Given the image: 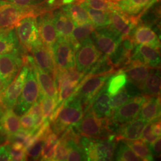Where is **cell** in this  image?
Returning a JSON list of instances; mask_svg holds the SVG:
<instances>
[{
  "instance_id": "6da1fadb",
  "label": "cell",
  "mask_w": 161,
  "mask_h": 161,
  "mask_svg": "<svg viewBox=\"0 0 161 161\" xmlns=\"http://www.w3.org/2000/svg\"><path fill=\"white\" fill-rule=\"evenodd\" d=\"M84 115L82 104L75 94L68 98L63 104H58L50 119L53 123L54 132L62 136L68 128L72 127Z\"/></svg>"
},
{
  "instance_id": "7a4b0ae2",
  "label": "cell",
  "mask_w": 161,
  "mask_h": 161,
  "mask_svg": "<svg viewBox=\"0 0 161 161\" xmlns=\"http://www.w3.org/2000/svg\"><path fill=\"white\" fill-rule=\"evenodd\" d=\"M79 142L88 161H112L114 159L116 145L114 138L98 139L82 136Z\"/></svg>"
},
{
  "instance_id": "3957f363",
  "label": "cell",
  "mask_w": 161,
  "mask_h": 161,
  "mask_svg": "<svg viewBox=\"0 0 161 161\" xmlns=\"http://www.w3.org/2000/svg\"><path fill=\"white\" fill-rule=\"evenodd\" d=\"M85 112V115L74 125L82 136L98 139L115 137V135L110 131L108 126V118H98L90 109Z\"/></svg>"
},
{
  "instance_id": "277c9868",
  "label": "cell",
  "mask_w": 161,
  "mask_h": 161,
  "mask_svg": "<svg viewBox=\"0 0 161 161\" xmlns=\"http://www.w3.org/2000/svg\"><path fill=\"white\" fill-rule=\"evenodd\" d=\"M101 58V53L90 36L81 42L75 50L76 70L86 75L91 70Z\"/></svg>"
},
{
  "instance_id": "5b68a950",
  "label": "cell",
  "mask_w": 161,
  "mask_h": 161,
  "mask_svg": "<svg viewBox=\"0 0 161 161\" xmlns=\"http://www.w3.org/2000/svg\"><path fill=\"white\" fill-rule=\"evenodd\" d=\"M35 14V7L19 6L2 0L0 3V28H13L24 17Z\"/></svg>"
},
{
  "instance_id": "8992f818",
  "label": "cell",
  "mask_w": 161,
  "mask_h": 161,
  "mask_svg": "<svg viewBox=\"0 0 161 161\" xmlns=\"http://www.w3.org/2000/svg\"><path fill=\"white\" fill-rule=\"evenodd\" d=\"M113 73L84 76L75 94L80 99L82 106H85L86 111L88 108L92 99L106 84ZM85 111V112H86Z\"/></svg>"
},
{
  "instance_id": "52a82bcc",
  "label": "cell",
  "mask_w": 161,
  "mask_h": 161,
  "mask_svg": "<svg viewBox=\"0 0 161 161\" xmlns=\"http://www.w3.org/2000/svg\"><path fill=\"white\" fill-rule=\"evenodd\" d=\"M14 28L19 42L24 49L31 51L34 47L42 42L35 16L24 17L15 25Z\"/></svg>"
},
{
  "instance_id": "ba28073f",
  "label": "cell",
  "mask_w": 161,
  "mask_h": 161,
  "mask_svg": "<svg viewBox=\"0 0 161 161\" xmlns=\"http://www.w3.org/2000/svg\"><path fill=\"white\" fill-rule=\"evenodd\" d=\"M29 68L22 91L15 106L16 112L19 115L26 113L32 105L39 100L40 95V88L34 72L32 68Z\"/></svg>"
},
{
  "instance_id": "9c48e42d",
  "label": "cell",
  "mask_w": 161,
  "mask_h": 161,
  "mask_svg": "<svg viewBox=\"0 0 161 161\" xmlns=\"http://www.w3.org/2000/svg\"><path fill=\"white\" fill-rule=\"evenodd\" d=\"M92 40L98 50L104 56L112 57L120 46L122 38L110 28H99L92 32Z\"/></svg>"
},
{
  "instance_id": "30bf717a",
  "label": "cell",
  "mask_w": 161,
  "mask_h": 161,
  "mask_svg": "<svg viewBox=\"0 0 161 161\" xmlns=\"http://www.w3.org/2000/svg\"><path fill=\"white\" fill-rule=\"evenodd\" d=\"M52 50L57 68L64 70L75 68V48L71 41L59 38Z\"/></svg>"
},
{
  "instance_id": "8fae6325",
  "label": "cell",
  "mask_w": 161,
  "mask_h": 161,
  "mask_svg": "<svg viewBox=\"0 0 161 161\" xmlns=\"http://www.w3.org/2000/svg\"><path fill=\"white\" fill-rule=\"evenodd\" d=\"M24 64L16 78L0 96V104L3 105L5 108H13L17 104L29 72L28 65Z\"/></svg>"
},
{
  "instance_id": "7c38bea8",
  "label": "cell",
  "mask_w": 161,
  "mask_h": 161,
  "mask_svg": "<svg viewBox=\"0 0 161 161\" xmlns=\"http://www.w3.org/2000/svg\"><path fill=\"white\" fill-rule=\"evenodd\" d=\"M147 96L139 94L112 112L110 119L117 125H123L137 118Z\"/></svg>"
},
{
  "instance_id": "4fadbf2b",
  "label": "cell",
  "mask_w": 161,
  "mask_h": 161,
  "mask_svg": "<svg viewBox=\"0 0 161 161\" xmlns=\"http://www.w3.org/2000/svg\"><path fill=\"white\" fill-rule=\"evenodd\" d=\"M25 63L32 68L34 72L40 88L41 94L58 100V88L52 75L38 66L35 62L34 58L31 56H26Z\"/></svg>"
},
{
  "instance_id": "5bb4252c",
  "label": "cell",
  "mask_w": 161,
  "mask_h": 161,
  "mask_svg": "<svg viewBox=\"0 0 161 161\" xmlns=\"http://www.w3.org/2000/svg\"><path fill=\"white\" fill-rule=\"evenodd\" d=\"M23 63L20 52L0 56V77L7 86L16 78Z\"/></svg>"
},
{
  "instance_id": "9a60e30c",
  "label": "cell",
  "mask_w": 161,
  "mask_h": 161,
  "mask_svg": "<svg viewBox=\"0 0 161 161\" xmlns=\"http://www.w3.org/2000/svg\"><path fill=\"white\" fill-rule=\"evenodd\" d=\"M36 19L41 40L44 45L52 50L58 39L53 22V14L47 12L41 14Z\"/></svg>"
},
{
  "instance_id": "2e32d148",
  "label": "cell",
  "mask_w": 161,
  "mask_h": 161,
  "mask_svg": "<svg viewBox=\"0 0 161 161\" xmlns=\"http://www.w3.org/2000/svg\"><path fill=\"white\" fill-rule=\"evenodd\" d=\"M137 19L128 17L117 10H114L110 14V28L122 38L131 37L136 28Z\"/></svg>"
},
{
  "instance_id": "e0dca14e",
  "label": "cell",
  "mask_w": 161,
  "mask_h": 161,
  "mask_svg": "<svg viewBox=\"0 0 161 161\" xmlns=\"http://www.w3.org/2000/svg\"><path fill=\"white\" fill-rule=\"evenodd\" d=\"M31 52L32 53L35 62L41 69L54 77L57 69L52 50L41 42L34 47Z\"/></svg>"
},
{
  "instance_id": "ac0fdd59",
  "label": "cell",
  "mask_w": 161,
  "mask_h": 161,
  "mask_svg": "<svg viewBox=\"0 0 161 161\" xmlns=\"http://www.w3.org/2000/svg\"><path fill=\"white\" fill-rule=\"evenodd\" d=\"M131 57V61H136L153 68H158L161 64L159 49L153 47L137 44Z\"/></svg>"
},
{
  "instance_id": "d6986e66",
  "label": "cell",
  "mask_w": 161,
  "mask_h": 161,
  "mask_svg": "<svg viewBox=\"0 0 161 161\" xmlns=\"http://www.w3.org/2000/svg\"><path fill=\"white\" fill-rule=\"evenodd\" d=\"M88 109L100 119H107L111 116L112 112L110 108V96L106 90V82L92 99Z\"/></svg>"
},
{
  "instance_id": "ffe728a7",
  "label": "cell",
  "mask_w": 161,
  "mask_h": 161,
  "mask_svg": "<svg viewBox=\"0 0 161 161\" xmlns=\"http://www.w3.org/2000/svg\"><path fill=\"white\" fill-rule=\"evenodd\" d=\"M147 121L140 118H136L132 121L121 125L118 131L116 140L118 142L120 140H136L141 139L142 132Z\"/></svg>"
},
{
  "instance_id": "44dd1931",
  "label": "cell",
  "mask_w": 161,
  "mask_h": 161,
  "mask_svg": "<svg viewBox=\"0 0 161 161\" xmlns=\"http://www.w3.org/2000/svg\"><path fill=\"white\" fill-rule=\"evenodd\" d=\"M128 64L125 69L123 70L127 74L128 80L140 90L153 68L136 61H130Z\"/></svg>"
},
{
  "instance_id": "7402d4cb",
  "label": "cell",
  "mask_w": 161,
  "mask_h": 161,
  "mask_svg": "<svg viewBox=\"0 0 161 161\" xmlns=\"http://www.w3.org/2000/svg\"><path fill=\"white\" fill-rule=\"evenodd\" d=\"M131 38L136 44H144L158 49L160 48V41L158 35L149 26L140 25L136 27Z\"/></svg>"
},
{
  "instance_id": "603a6c76",
  "label": "cell",
  "mask_w": 161,
  "mask_h": 161,
  "mask_svg": "<svg viewBox=\"0 0 161 161\" xmlns=\"http://www.w3.org/2000/svg\"><path fill=\"white\" fill-rule=\"evenodd\" d=\"M53 14L58 38H63L70 40L72 32L75 28V24L62 10H56Z\"/></svg>"
},
{
  "instance_id": "cb8c5ba5",
  "label": "cell",
  "mask_w": 161,
  "mask_h": 161,
  "mask_svg": "<svg viewBox=\"0 0 161 161\" xmlns=\"http://www.w3.org/2000/svg\"><path fill=\"white\" fill-rule=\"evenodd\" d=\"M21 128L20 118L13 108L0 112V132L7 136L14 134Z\"/></svg>"
},
{
  "instance_id": "d4e9b609",
  "label": "cell",
  "mask_w": 161,
  "mask_h": 161,
  "mask_svg": "<svg viewBox=\"0 0 161 161\" xmlns=\"http://www.w3.org/2000/svg\"><path fill=\"white\" fill-rule=\"evenodd\" d=\"M20 47L14 27L3 31L0 34V56L19 53Z\"/></svg>"
},
{
  "instance_id": "484cf974",
  "label": "cell",
  "mask_w": 161,
  "mask_h": 161,
  "mask_svg": "<svg viewBox=\"0 0 161 161\" xmlns=\"http://www.w3.org/2000/svg\"><path fill=\"white\" fill-rule=\"evenodd\" d=\"M139 117L147 122L155 121L161 117L160 96L147 97L139 112Z\"/></svg>"
},
{
  "instance_id": "4316f807",
  "label": "cell",
  "mask_w": 161,
  "mask_h": 161,
  "mask_svg": "<svg viewBox=\"0 0 161 161\" xmlns=\"http://www.w3.org/2000/svg\"><path fill=\"white\" fill-rule=\"evenodd\" d=\"M161 72L158 68H152L140 89L146 96H160Z\"/></svg>"
},
{
  "instance_id": "83f0119b",
  "label": "cell",
  "mask_w": 161,
  "mask_h": 161,
  "mask_svg": "<svg viewBox=\"0 0 161 161\" xmlns=\"http://www.w3.org/2000/svg\"><path fill=\"white\" fill-rule=\"evenodd\" d=\"M155 0H120L116 4L117 9L128 15L135 16L144 11Z\"/></svg>"
},
{
  "instance_id": "f1b7e54d",
  "label": "cell",
  "mask_w": 161,
  "mask_h": 161,
  "mask_svg": "<svg viewBox=\"0 0 161 161\" xmlns=\"http://www.w3.org/2000/svg\"><path fill=\"white\" fill-rule=\"evenodd\" d=\"M62 10L75 24V26L92 23L86 9L78 4H67L62 7Z\"/></svg>"
},
{
  "instance_id": "f546056e",
  "label": "cell",
  "mask_w": 161,
  "mask_h": 161,
  "mask_svg": "<svg viewBox=\"0 0 161 161\" xmlns=\"http://www.w3.org/2000/svg\"><path fill=\"white\" fill-rule=\"evenodd\" d=\"M136 86L133 84L132 86H125L119 92L112 96L110 98V108L112 112L129 102L132 98L140 94L137 90H135L134 88Z\"/></svg>"
},
{
  "instance_id": "4dcf8cb0",
  "label": "cell",
  "mask_w": 161,
  "mask_h": 161,
  "mask_svg": "<svg viewBox=\"0 0 161 161\" xmlns=\"http://www.w3.org/2000/svg\"><path fill=\"white\" fill-rule=\"evenodd\" d=\"M58 142V137L54 132L51 131L47 134L41 153V161H53Z\"/></svg>"
},
{
  "instance_id": "1f68e13d",
  "label": "cell",
  "mask_w": 161,
  "mask_h": 161,
  "mask_svg": "<svg viewBox=\"0 0 161 161\" xmlns=\"http://www.w3.org/2000/svg\"><path fill=\"white\" fill-rule=\"evenodd\" d=\"M128 83L126 73L121 69L118 72L112 74L106 82V90L110 96H113L119 92Z\"/></svg>"
},
{
  "instance_id": "d6a6232c",
  "label": "cell",
  "mask_w": 161,
  "mask_h": 161,
  "mask_svg": "<svg viewBox=\"0 0 161 161\" xmlns=\"http://www.w3.org/2000/svg\"><path fill=\"white\" fill-rule=\"evenodd\" d=\"M81 5L86 9L90 20L95 28H104L110 25V12L94 10L82 3Z\"/></svg>"
},
{
  "instance_id": "836d02e7",
  "label": "cell",
  "mask_w": 161,
  "mask_h": 161,
  "mask_svg": "<svg viewBox=\"0 0 161 161\" xmlns=\"http://www.w3.org/2000/svg\"><path fill=\"white\" fill-rule=\"evenodd\" d=\"M116 145L114 159L119 161H143L138 157L123 140L118 141Z\"/></svg>"
},
{
  "instance_id": "e575fe53",
  "label": "cell",
  "mask_w": 161,
  "mask_h": 161,
  "mask_svg": "<svg viewBox=\"0 0 161 161\" xmlns=\"http://www.w3.org/2000/svg\"><path fill=\"white\" fill-rule=\"evenodd\" d=\"M132 151L140 157L143 161H153V156L147 145L144 141L142 140H126L125 141Z\"/></svg>"
},
{
  "instance_id": "d590c367",
  "label": "cell",
  "mask_w": 161,
  "mask_h": 161,
  "mask_svg": "<svg viewBox=\"0 0 161 161\" xmlns=\"http://www.w3.org/2000/svg\"><path fill=\"white\" fill-rule=\"evenodd\" d=\"M95 28L92 23H86L75 27L72 34L70 41L74 44L75 50L81 42L90 36Z\"/></svg>"
},
{
  "instance_id": "8d00e7d4",
  "label": "cell",
  "mask_w": 161,
  "mask_h": 161,
  "mask_svg": "<svg viewBox=\"0 0 161 161\" xmlns=\"http://www.w3.org/2000/svg\"><path fill=\"white\" fill-rule=\"evenodd\" d=\"M160 119L148 122L145 125L141 139L147 144H151L156 139L161 137Z\"/></svg>"
},
{
  "instance_id": "74e56055",
  "label": "cell",
  "mask_w": 161,
  "mask_h": 161,
  "mask_svg": "<svg viewBox=\"0 0 161 161\" xmlns=\"http://www.w3.org/2000/svg\"><path fill=\"white\" fill-rule=\"evenodd\" d=\"M39 100L40 102L42 116L44 120L50 121L52 115L58 106V99L50 97L40 94Z\"/></svg>"
},
{
  "instance_id": "f35d334b",
  "label": "cell",
  "mask_w": 161,
  "mask_h": 161,
  "mask_svg": "<svg viewBox=\"0 0 161 161\" xmlns=\"http://www.w3.org/2000/svg\"><path fill=\"white\" fill-rule=\"evenodd\" d=\"M82 4L94 10L108 12L113 11L116 7V4L107 0H84Z\"/></svg>"
},
{
  "instance_id": "ab89813d",
  "label": "cell",
  "mask_w": 161,
  "mask_h": 161,
  "mask_svg": "<svg viewBox=\"0 0 161 161\" xmlns=\"http://www.w3.org/2000/svg\"><path fill=\"white\" fill-rule=\"evenodd\" d=\"M11 161H26L27 155L25 148L22 145L12 143L10 147Z\"/></svg>"
},
{
  "instance_id": "60d3db41",
  "label": "cell",
  "mask_w": 161,
  "mask_h": 161,
  "mask_svg": "<svg viewBox=\"0 0 161 161\" xmlns=\"http://www.w3.org/2000/svg\"><path fill=\"white\" fill-rule=\"evenodd\" d=\"M68 153L69 147L68 144L64 140L60 138L56 147L53 161H67Z\"/></svg>"
},
{
  "instance_id": "b9f144b4",
  "label": "cell",
  "mask_w": 161,
  "mask_h": 161,
  "mask_svg": "<svg viewBox=\"0 0 161 161\" xmlns=\"http://www.w3.org/2000/svg\"><path fill=\"white\" fill-rule=\"evenodd\" d=\"M21 128L32 132L34 128L35 124V118L33 115L28 113H25L20 118ZM32 133V132H31Z\"/></svg>"
},
{
  "instance_id": "7bdbcfd3",
  "label": "cell",
  "mask_w": 161,
  "mask_h": 161,
  "mask_svg": "<svg viewBox=\"0 0 161 161\" xmlns=\"http://www.w3.org/2000/svg\"><path fill=\"white\" fill-rule=\"evenodd\" d=\"M7 1L17 5L35 7L42 4L47 0H6Z\"/></svg>"
},
{
  "instance_id": "ee69618b",
  "label": "cell",
  "mask_w": 161,
  "mask_h": 161,
  "mask_svg": "<svg viewBox=\"0 0 161 161\" xmlns=\"http://www.w3.org/2000/svg\"><path fill=\"white\" fill-rule=\"evenodd\" d=\"M10 147V143H7L0 146V161H11Z\"/></svg>"
},
{
  "instance_id": "f6af8a7d",
  "label": "cell",
  "mask_w": 161,
  "mask_h": 161,
  "mask_svg": "<svg viewBox=\"0 0 161 161\" xmlns=\"http://www.w3.org/2000/svg\"><path fill=\"white\" fill-rule=\"evenodd\" d=\"M161 137L156 138L155 140L149 144V148L152 155L159 157L161 155Z\"/></svg>"
},
{
  "instance_id": "bcb514c9",
  "label": "cell",
  "mask_w": 161,
  "mask_h": 161,
  "mask_svg": "<svg viewBox=\"0 0 161 161\" xmlns=\"http://www.w3.org/2000/svg\"><path fill=\"white\" fill-rule=\"evenodd\" d=\"M7 87V86L6 82L0 77V96L3 92H4V91L6 90Z\"/></svg>"
},
{
  "instance_id": "7dc6e473",
  "label": "cell",
  "mask_w": 161,
  "mask_h": 161,
  "mask_svg": "<svg viewBox=\"0 0 161 161\" xmlns=\"http://www.w3.org/2000/svg\"><path fill=\"white\" fill-rule=\"evenodd\" d=\"M3 30H2V29H1V28H0V34H1V32H3Z\"/></svg>"
},
{
  "instance_id": "c3c4849f",
  "label": "cell",
  "mask_w": 161,
  "mask_h": 161,
  "mask_svg": "<svg viewBox=\"0 0 161 161\" xmlns=\"http://www.w3.org/2000/svg\"><path fill=\"white\" fill-rule=\"evenodd\" d=\"M1 1H2V0H0V3H1Z\"/></svg>"
}]
</instances>
